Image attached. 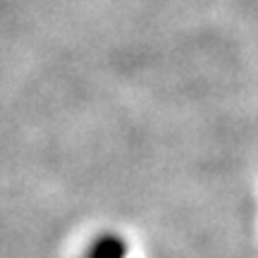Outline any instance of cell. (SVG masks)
I'll list each match as a JSON object with an SVG mask.
<instances>
[{"label":"cell","instance_id":"6da1fadb","mask_svg":"<svg viewBox=\"0 0 258 258\" xmlns=\"http://www.w3.org/2000/svg\"><path fill=\"white\" fill-rule=\"evenodd\" d=\"M129 256V244L124 237L120 234H112V232H105L101 237L86 246L82 258H127Z\"/></svg>","mask_w":258,"mask_h":258}]
</instances>
